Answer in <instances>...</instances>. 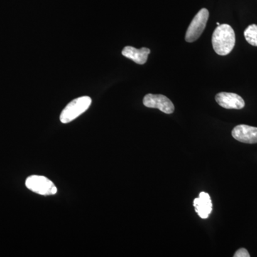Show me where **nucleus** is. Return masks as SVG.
<instances>
[{"label":"nucleus","mask_w":257,"mask_h":257,"mask_svg":"<svg viewBox=\"0 0 257 257\" xmlns=\"http://www.w3.org/2000/svg\"><path fill=\"white\" fill-rule=\"evenodd\" d=\"M236 37L233 28L227 24L219 25L212 35L213 48L217 55H229L234 49Z\"/></svg>","instance_id":"obj_1"},{"label":"nucleus","mask_w":257,"mask_h":257,"mask_svg":"<svg viewBox=\"0 0 257 257\" xmlns=\"http://www.w3.org/2000/svg\"><path fill=\"white\" fill-rule=\"evenodd\" d=\"M92 104V99L89 96H81L69 103L60 114V121L64 124L73 121L79 115L87 110Z\"/></svg>","instance_id":"obj_2"},{"label":"nucleus","mask_w":257,"mask_h":257,"mask_svg":"<svg viewBox=\"0 0 257 257\" xmlns=\"http://www.w3.org/2000/svg\"><path fill=\"white\" fill-rule=\"evenodd\" d=\"M209 16V11L206 8H203L197 13L186 32V42H194L199 38L207 26Z\"/></svg>","instance_id":"obj_3"},{"label":"nucleus","mask_w":257,"mask_h":257,"mask_svg":"<svg viewBox=\"0 0 257 257\" xmlns=\"http://www.w3.org/2000/svg\"><path fill=\"white\" fill-rule=\"evenodd\" d=\"M25 184L30 190L40 195H54L57 192L53 182L43 176H30L27 179Z\"/></svg>","instance_id":"obj_4"},{"label":"nucleus","mask_w":257,"mask_h":257,"mask_svg":"<svg viewBox=\"0 0 257 257\" xmlns=\"http://www.w3.org/2000/svg\"><path fill=\"white\" fill-rule=\"evenodd\" d=\"M143 104L147 107L160 109L165 114H172L175 111V106L172 101L162 94H147L144 97Z\"/></svg>","instance_id":"obj_5"},{"label":"nucleus","mask_w":257,"mask_h":257,"mask_svg":"<svg viewBox=\"0 0 257 257\" xmlns=\"http://www.w3.org/2000/svg\"><path fill=\"white\" fill-rule=\"evenodd\" d=\"M219 105L227 109H241L244 107L245 102L241 96L235 93L220 92L215 96Z\"/></svg>","instance_id":"obj_6"},{"label":"nucleus","mask_w":257,"mask_h":257,"mask_svg":"<svg viewBox=\"0 0 257 257\" xmlns=\"http://www.w3.org/2000/svg\"><path fill=\"white\" fill-rule=\"evenodd\" d=\"M233 138L237 141L246 144L257 143V127L246 124L235 126L231 132Z\"/></svg>","instance_id":"obj_7"},{"label":"nucleus","mask_w":257,"mask_h":257,"mask_svg":"<svg viewBox=\"0 0 257 257\" xmlns=\"http://www.w3.org/2000/svg\"><path fill=\"white\" fill-rule=\"evenodd\" d=\"M196 212L202 219H207L212 211V202L210 196L206 192H201L199 197L194 199L193 203Z\"/></svg>","instance_id":"obj_8"},{"label":"nucleus","mask_w":257,"mask_h":257,"mask_svg":"<svg viewBox=\"0 0 257 257\" xmlns=\"http://www.w3.org/2000/svg\"><path fill=\"white\" fill-rule=\"evenodd\" d=\"M150 52L151 51L150 49L147 48V47H143V48L138 50L135 47L126 46L123 49L121 54L126 58L134 61L135 63L144 64L146 63Z\"/></svg>","instance_id":"obj_9"},{"label":"nucleus","mask_w":257,"mask_h":257,"mask_svg":"<svg viewBox=\"0 0 257 257\" xmlns=\"http://www.w3.org/2000/svg\"><path fill=\"white\" fill-rule=\"evenodd\" d=\"M245 39L248 44L253 47H257V25H250L243 32Z\"/></svg>","instance_id":"obj_10"},{"label":"nucleus","mask_w":257,"mask_h":257,"mask_svg":"<svg viewBox=\"0 0 257 257\" xmlns=\"http://www.w3.org/2000/svg\"><path fill=\"white\" fill-rule=\"evenodd\" d=\"M234 257H249V253L248 252L247 250L244 248H241L238 249L237 251L235 252Z\"/></svg>","instance_id":"obj_11"},{"label":"nucleus","mask_w":257,"mask_h":257,"mask_svg":"<svg viewBox=\"0 0 257 257\" xmlns=\"http://www.w3.org/2000/svg\"><path fill=\"white\" fill-rule=\"evenodd\" d=\"M216 25H217V26H219V25H220V23H216Z\"/></svg>","instance_id":"obj_12"}]
</instances>
